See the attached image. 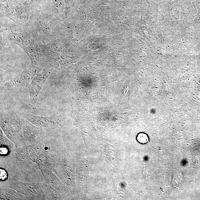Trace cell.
<instances>
[{
  "mask_svg": "<svg viewBox=\"0 0 200 200\" xmlns=\"http://www.w3.org/2000/svg\"><path fill=\"white\" fill-rule=\"evenodd\" d=\"M8 178V174L7 172L4 169H0V179L1 180H5Z\"/></svg>",
  "mask_w": 200,
  "mask_h": 200,
  "instance_id": "obj_2",
  "label": "cell"
},
{
  "mask_svg": "<svg viewBox=\"0 0 200 200\" xmlns=\"http://www.w3.org/2000/svg\"><path fill=\"white\" fill-rule=\"evenodd\" d=\"M0 151H1L0 152H1V154L3 155L7 154L8 152L7 148L5 147H1Z\"/></svg>",
  "mask_w": 200,
  "mask_h": 200,
  "instance_id": "obj_3",
  "label": "cell"
},
{
  "mask_svg": "<svg viewBox=\"0 0 200 200\" xmlns=\"http://www.w3.org/2000/svg\"><path fill=\"white\" fill-rule=\"evenodd\" d=\"M137 140L139 143L144 144L149 141V138L146 134L144 133H140L138 134Z\"/></svg>",
  "mask_w": 200,
  "mask_h": 200,
  "instance_id": "obj_1",
  "label": "cell"
}]
</instances>
